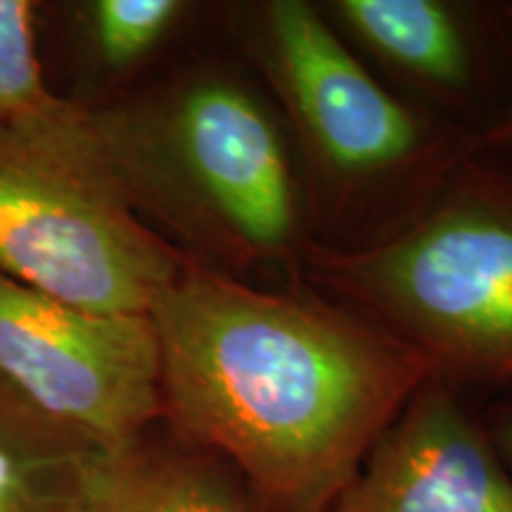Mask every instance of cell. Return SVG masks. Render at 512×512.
<instances>
[{
  "instance_id": "obj_10",
  "label": "cell",
  "mask_w": 512,
  "mask_h": 512,
  "mask_svg": "<svg viewBox=\"0 0 512 512\" xmlns=\"http://www.w3.org/2000/svg\"><path fill=\"white\" fill-rule=\"evenodd\" d=\"M100 456L0 382V512H86Z\"/></svg>"
},
{
  "instance_id": "obj_7",
  "label": "cell",
  "mask_w": 512,
  "mask_h": 512,
  "mask_svg": "<svg viewBox=\"0 0 512 512\" xmlns=\"http://www.w3.org/2000/svg\"><path fill=\"white\" fill-rule=\"evenodd\" d=\"M339 36L387 74L394 91L439 114L482 145L505 91L498 5L448 0L318 3Z\"/></svg>"
},
{
  "instance_id": "obj_8",
  "label": "cell",
  "mask_w": 512,
  "mask_h": 512,
  "mask_svg": "<svg viewBox=\"0 0 512 512\" xmlns=\"http://www.w3.org/2000/svg\"><path fill=\"white\" fill-rule=\"evenodd\" d=\"M325 512H512V472L453 384L432 377Z\"/></svg>"
},
{
  "instance_id": "obj_3",
  "label": "cell",
  "mask_w": 512,
  "mask_h": 512,
  "mask_svg": "<svg viewBox=\"0 0 512 512\" xmlns=\"http://www.w3.org/2000/svg\"><path fill=\"white\" fill-rule=\"evenodd\" d=\"M230 31L283 121L320 247L394 233L482 150L465 128L394 91L318 3L238 5Z\"/></svg>"
},
{
  "instance_id": "obj_14",
  "label": "cell",
  "mask_w": 512,
  "mask_h": 512,
  "mask_svg": "<svg viewBox=\"0 0 512 512\" xmlns=\"http://www.w3.org/2000/svg\"><path fill=\"white\" fill-rule=\"evenodd\" d=\"M486 432H489L491 441H494L498 456L503 458V463L512 472V399L496 408L494 420H491V430Z\"/></svg>"
},
{
  "instance_id": "obj_13",
  "label": "cell",
  "mask_w": 512,
  "mask_h": 512,
  "mask_svg": "<svg viewBox=\"0 0 512 512\" xmlns=\"http://www.w3.org/2000/svg\"><path fill=\"white\" fill-rule=\"evenodd\" d=\"M498 29L505 57V91L501 110L482 138V150L512 157V5H498Z\"/></svg>"
},
{
  "instance_id": "obj_12",
  "label": "cell",
  "mask_w": 512,
  "mask_h": 512,
  "mask_svg": "<svg viewBox=\"0 0 512 512\" xmlns=\"http://www.w3.org/2000/svg\"><path fill=\"white\" fill-rule=\"evenodd\" d=\"M50 91L34 38V3L0 0V126L46 131L79 112Z\"/></svg>"
},
{
  "instance_id": "obj_1",
  "label": "cell",
  "mask_w": 512,
  "mask_h": 512,
  "mask_svg": "<svg viewBox=\"0 0 512 512\" xmlns=\"http://www.w3.org/2000/svg\"><path fill=\"white\" fill-rule=\"evenodd\" d=\"M162 420L226 463L254 512H325L434 373L313 287H264L185 256L150 311Z\"/></svg>"
},
{
  "instance_id": "obj_4",
  "label": "cell",
  "mask_w": 512,
  "mask_h": 512,
  "mask_svg": "<svg viewBox=\"0 0 512 512\" xmlns=\"http://www.w3.org/2000/svg\"><path fill=\"white\" fill-rule=\"evenodd\" d=\"M302 283L399 339L439 380L510 384L512 157L472 152L370 245H313Z\"/></svg>"
},
{
  "instance_id": "obj_2",
  "label": "cell",
  "mask_w": 512,
  "mask_h": 512,
  "mask_svg": "<svg viewBox=\"0 0 512 512\" xmlns=\"http://www.w3.org/2000/svg\"><path fill=\"white\" fill-rule=\"evenodd\" d=\"M95 117L140 216L185 256L254 285L302 283L316 245L309 200L256 76L211 64Z\"/></svg>"
},
{
  "instance_id": "obj_11",
  "label": "cell",
  "mask_w": 512,
  "mask_h": 512,
  "mask_svg": "<svg viewBox=\"0 0 512 512\" xmlns=\"http://www.w3.org/2000/svg\"><path fill=\"white\" fill-rule=\"evenodd\" d=\"M190 15L192 5L185 0H91L79 5L88 57L112 79L150 62Z\"/></svg>"
},
{
  "instance_id": "obj_6",
  "label": "cell",
  "mask_w": 512,
  "mask_h": 512,
  "mask_svg": "<svg viewBox=\"0 0 512 512\" xmlns=\"http://www.w3.org/2000/svg\"><path fill=\"white\" fill-rule=\"evenodd\" d=\"M0 382L100 453L162 420L150 316L76 309L0 275Z\"/></svg>"
},
{
  "instance_id": "obj_5",
  "label": "cell",
  "mask_w": 512,
  "mask_h": 512,
  "mask_svg": "<svg viewBox=\"0 0 512 512\" xmlns=\"http://www.w3.org/2000/svg\"><path fill=\"white\" fill-rule=\"evenodd\" d=\"M183 261L128 197L95 107L46 131L0 126V275L83 311L150 316Z\"/></svg>"
},
{
  "instance_id": "obj_9",
  "label": "cell",
  "mask_w": 512,
  "mask_h": 512,
  "mask_svg": "<svg viewBox=\"0 0 512 512\" xmlns=\"http://www.w3.org/2000/svg\"><path fill=\"white\" fill-rule=\"evenodd\" d=\"M181 441V439H178ZM86 512H254L240 479L226 463L188 444L150 437L102 453Z\"/></svg>"
}]
</instances>
